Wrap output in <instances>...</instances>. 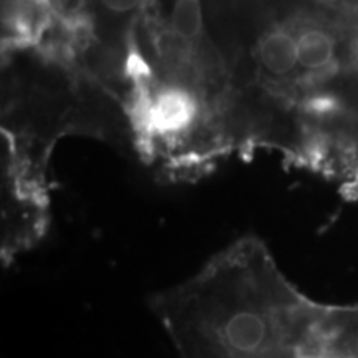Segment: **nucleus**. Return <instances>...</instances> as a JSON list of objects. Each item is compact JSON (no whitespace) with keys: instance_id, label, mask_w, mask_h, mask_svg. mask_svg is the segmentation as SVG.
Here are the masks:
<instances>
[{"instance_id":"obj_1","label":"nucleus","mask_w":358,"mask_h":358,"mask_svg":"<svg viewBox=\"0 0 358 358\" xmlns=\"http://www.w3.org/2000/svg\"><path fill=\"white\" fill-rule=\"evenodd\" d=\"M179 358H358V302L303 294L256 236L151 302Z\"/></svg>"}]
</instances>
